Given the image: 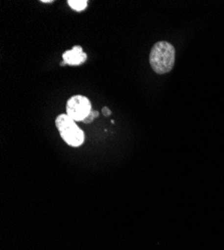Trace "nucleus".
Instances as JSON below:
<instances>
[{"label":"nucleus","instance_id":"nucleus-1","mask_svg":"<svg viewBox=\"0 0 224 250\" xmlns=\"http://www.w3.org/2000/svg\"><path fill=\"white\" fill-rule=\"evenodd\" d=\"M175 48L167 41L155 43L150 52V65L157 74H165L172 70L175 64Z\"/></svg>","mask_w":224,"mask_h":250},{"label":"nucleus","instance_id":"nucleus-2","mask_svg":"<svg viewBox=\"0 0 224 250\" xmlns=\"http://www.w3.org/2000/svg\"><path fill=\"white\" fill-rule=\"evenodd\" d=\"M56 128L62 138L73 147H78L85 141V133L68 114H59L55 119Z\"/></svg>","mask_w":224,"mask_h":250},{"label":"nucleus","instance_id":"nucleus-3","mask_svg":"<svg viewBox=\"0 0 224 250\" xmlns=\"http://www.w3.org/2000/svg\"><path fill=\"white\" fill-rule=\"evenodd\" d=\"M92 110L91 101L83 95H75L67 102V114L75 121H84Z\"/></svg>","mask_w":224,"mask_h":250},{"label":"nucleus","instance_id":"nucleus-4","mask_svg":"<svg viewBox=\"0 0 224 250\" xmlns=\"http://www.w3.org/2000/svg\"><path fill=\"white\" fill-rule=\"evenodd\" d=\"M88 55L84 52L81 46H74L72 49L67 50L63 54V59L69 65H79L87 60Z\"/></svg>","mask_w":224,"mask_h":250},{"label":"nucleus","instance_id":"nucleus-5","mask_svg":"<svg viewBox=\"0 0 224 250\" xmlns=\"http://www.w3.org/2000/svg\"><path fill=\"white\" fill-rule=\"evenodd\" d=\"M68 3L75 11H83L88 7L87 0H69Z\"/></svg>","mask_w":224,"mask_h":250},{"label":"nucleus","instance_id":"nucleus-6","mask_svg":"<svg viewBox=\"0 0 224 250\" xmlns=\"http://www.w3.org/2000/svg\"><path fill=\"white\" fill-rule=\"evenodd\" d=\"M99 117V111H95V110H92L91 113L88 115V117L83 121L84 123H91L93 122L96 118Z\"/></svg>","mask_w":224,"mask_h":250},{"label":"nucleus","instance_id":"nucleus-7","mask_svg":"<svg viewBox=\"0 0 224 250\" xmlns=\"http://www.w3.org/2000/svg\"><path fill=\"white\" fill-rule=\"evenodd\" d=\"M103 114L105 115V116H110L111 114H112V111H111V109H109L107 106H105V107H103Z\"/></svg>","mask_w":224,"mask_h":250},{"label":"nucleus","instance_id":"nucleus-8","mask_svg":"<svg viewBox=\"0 0 224 250\" xmlns=\"http://www.w3.org/2000/svg\"><path fill=\"white\" fill-rule=\"evenodd\" d=\"M40 2H43V3H52L53 0H42V1H40Z\"/></svg>","mask_w":224,"mask_h":250},{"label":"nucleus","instance_id":"nucleus-9","mask_svg":"<svg viewBox=\"0 0 224 250\" xmlns=\"http://www.w3.org/2000/svg\"><path fill=\"white\" fill-rule=\"evenodd\" d=\"M65 65H67V63L63 60L62 62H60V66H65Z\"/></svg>","mask_w":224,"mask_h":250}]
</instances>
